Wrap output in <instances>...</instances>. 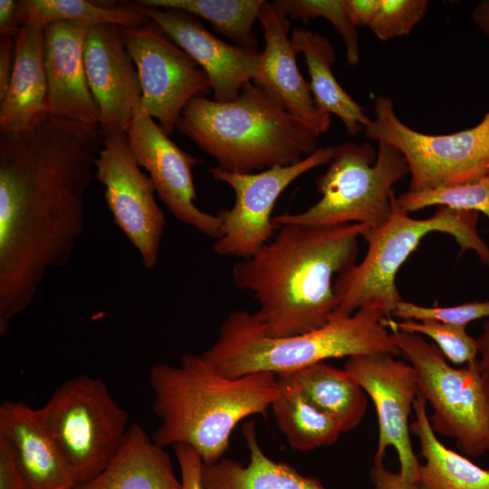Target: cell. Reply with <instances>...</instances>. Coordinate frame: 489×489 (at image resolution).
<instances>
[{"mask_svg":"<svg viewBox=\"0 0 489 489\" xmlns=\"http://www.w3.org/2000/svg\"><path fill=\"white\" fill-rule=\"evenodd\" d=\"M254 256L234 264L233 282L259 304L254 317L273 338L324 326L338 309L335 279L356 264L359 236L367 224L280 225Z\"/></svg>","mask_w":489,"mask_h":489,"instance_id":"cell-2","label":"cell"},{"mask_svg":"<svg viewBox=\"0 0 489 489\" xmlns=\"http://www.w3.org/2000/svg\"><path fill=\"white\" fill-rule=\"evenodd\" d=\"M73 489H182L165 447L134 423L109 465Z\"/></svg>","mask_w":489,"mask_h":489,"instance_id":"cell-22","label":"cell"},{"mask_svg":"<svg viewBox=\"0 0 489 489\" xmlns=\"http://www.w3.org/2000/svg\"><path fill=\"white\" fill-rule=\"evenodd\" d=\"M15 60V39L0 38V102L5 98L12 81Z\"/></svg>","mask_w":489,"mask_h":489,"instance_id":"cell-38","label":"cell"},{"mask_svg":"<svg viewBox=\"0 0 489 489\" xmlns=\"http://www.w3.org/2000/svg\"><path fill=\"white\" fill-rule=\"evenodd\" d=\"M477 363L482 370L489 375V318L483 325L481 334L477 338Z\"/></svg>","mask_w":489,"mask_h":489,"instance_id":"cell-41","label":"cell"},{"mask_svg":"<svg viewBox=\"0 0 489 489\" xmlns=\"http://www.w3.org/2000/svg\"><path fill=\"white\" fill-rule=\"evenodd\" d=\"M90 28L73 22L43 27L46 110L59 118L100 126L84 66V41Z\"/></svg>","mask_w":489,"mask_h":489,"instance_id":"cell-19","label":"cell"},{"mask_svg":"<svg viewBox=\"0 0 489 489\" xmlns=\"http://www.w3.org/2000/svg\"><path fill=\"white\" fill-rule=\"evenodd\" d=\"M242 433L249 451L248 464L228 458L204 464L205 489H326L317 477L301 475L291 465L268 457L258 443L254 421L245 422Z\"/></svg>","mask_w":489,"mask_h":489,"instance_id":"cell-23","label":"cell"},{"mask_svg":"<svg viewBox=\"0 0 489 489\" xmlns=\"http://www.w3.org/2000/svg\"><path fill=\"white\" fill-rule=\"evenodd\" d=\"M390 331L401 355L415 369L418 394L431 407L429 420L435 433L454 439L468 456L489 453V375L477 360L457 368L423 336Z\"/></svg>","mask_w":489,"mask_h":489,"instance_id":"cell-8","label":"cell"},{"mask_svg":"<svg viewBox=\"0 0 489 489\" xmlns=\"http://www.w3.org/2000/svg\"><path fill=\"white\" fill-rule=\"evenodd\" d=\"M43 27L24 25L15 38L11 84L0 102V132L28 129L47 114Z\"/></svg>","mask_w":489,"mask_h":489,"instance_id":"cell-21","label":"cell"},{"mask_svg":"<svg viewBox=\"0 0 489 489\" xmlns=\"http://www.w3.org/2000/svg\"><path fill=\"white\" fill-rule=\"evenodd\" d=\"M277 380L270 408L290 447L306 452L334 445L342 433L339 424L306 398L291 374L277 375Z\"/></svg>","mask_w":489,"mask_h":489,"instance_id":"cell-27","label":"cell"},{"mask_svg":"<svg viewBox=\"0 0 489 489\" xmlns=\"http://www.w3.org/2000/svg\"><path fill=\"white\" fill-rule=\"evenodd\" d=\"M289 374L306 398L332 417L342 433L354 429L364 418L368 396L345 369L320 361Z\"/></svg>","mask_w":489,"mask_h":489,"instance_id":"cell-26","label":"cell"},{"mask_svg":"<svg viewBox=\"0 0 489 489\" xmlns=\"http://www.w3.org/2000/svg\"><path fill=\"white\" fill-rule=\"evenodd\" d=\"M478 218L474 211L438 206L433 216L417 219L399 206L394 192L388 220L379 227H369L361 235L368 244L363 260L334 281L335 313L351 315L360 309H370L390 317L403 300L396 284L398 272L432 232L449 234L462 254L473 251L489 267V246L478 232Z\"/></svg>","mask_w":489,"mask_h":489,"instance_id":"cell-6","label":"cell"},{"mask_svg":"<svg viewBox=\"0 0 489 489\" xmlns=\"http://www.w3.org/2000/svg\"><path fill=\"white\" fill-rule=\"evenodd\" d=\"M176 129L235 173L296 164L318 149L320 136L253 82L231 101L194 98Z\"/></svg>","mask_w":489,"mask_h":489,"instance_id":"cell-4","label":"cell"},{"mask_svg":"<svg viewBox=\"0 0 489 489\" xmlns=\"http://www.w3.org/2000/svg\"><path fill=\"white\" fill-rule=\"evenodd\" d=\"M149 382L160 419L153 441L163 447L189 446L205 465L222 459L236 425L253 415L265 416L279 391L274 373L228 378L195 353L183 354L179 366L155 363Z\"/></svg>","mask_w":489,"mask_h":489,"instance_id":"cell-3","label":"cell"},{"mask_svg":"<svg viewBox=\"0 0 489 489\" xmlns=\"http://www.w3.org/2000/svg\"><path fill=\"white\" fill-rule=\"evenodd\" d=\"M427 402L418 394L410 432L417 438L420 464L417 484L421 489H489V469L448 448L432 428Z\"/></svg>","mask_w":489,"mask_h":489,"instance_id":"cell-25","label":"cell"},{"mask_svg":"<svg viewBox=\"0 0 489 489\" xmlns=\"http://www.w3.org/2000/svg\"><path fill=\"white\" fill-rule=\"evenodd\" d=\"M368 139L386 142L405 158L409 192H422L475 180L489 170V111L475 126L450 134H427L405 124L392 100L376 97Z\"/></svg>","mask_w":489,"mask_h":489,"instance_id":"cell-10","label":"cell"},{"mask_svg":"<svg viewBox=\"0 0 489 489\" xmlns=\"http://www.w3.org/2000/svg\"><path fill=\"white\" fill-rule=\"evenodd\" d=\"M0 435L13 446L31 489H73L78 484L40 408L22 401L3 402Z\"/></svg>","mask_w":489,"mask_h":489,"instance_id":"cell-20","label":"cell"},{"mask_svg":"<svg viewBox=\"0 0 489 489\" xmlns=\"http://www.w3.org/2000/svg\"><path fill=\"white\" fill-rule=\"evenodd\" d=\"M392 315L402 321L433 320L466 328L474 321L489 318V300L446 307H428L402 300Z\"/></svg>","mask_w":489,"mask_h":489,"instance_id":"cell-34","label":"cell"},{"mask_svg":"<svg viewBox=\"0 0 489 489\" xmlns=\"http://www.w3.org/2000/svg\"><path fill=\"white\" fill-rule=\"evenodd\" d=\"M40 409L78 484L91 480L109 465L129 428V414L107 385L86 374L63 382Z\"/></svg>","mask_w":489,"mask_h":489,"instance_id":"cell-9","label":"cell"},{"mask_svg":"<svg viewBox=\"0 0 489 489\" xmlns=\"http://www.w3.org/2000/svg\"><path fill=\"white\" fill-rule=\"evenodd\" d=\"M94 168L115 225L137 249L142 265L153 269L166 217L156 201L150 177L133 157L126 133L105 135Z\"/></svg>","mask_w":489,"mask_h":489,"instance_id":"cell-13","label":"cell"},{"mask_svg":"<svg viewBox=\"0 0 489 489\" xmlns=\"http://www.w3.org/2000/svg\"><path fill=\"white\" fill-rule=\"evenodd\" d=\"M384 314L360 309L351 315L334 313L315 331L273 338L265 334L254 313L235 311L219 327L216 341L203 354L228 378L258 372H296L329 359L388 353L399 356Z\"/></svg>","mask_w":489,"mask_h":489,"instance_id":"cell-5","label":"cell"},{"mask_svg":"<svg viewBox=\"0 0 489 489\" xmlns=\"http://www.w3.org/2000/svg\"><path fill=\"white\" fill-rule=\"evenodd\" d=\"M381 0H343L344 8L356 27H369Z\"/></svg>","mask_w":489,"mask_h":489,"instance_id":"cell-39","label":"cell"},{"mask_svg":"<svg viewBox=\"0 0 489 489\" xmlns=\"http://www.w3.org/2000/svg\"><path fill=\"white\" fill-rule=\"evenodd\" d=\"M291 41L296 53L304 55L317 110L339 117L350 135L364 129L371 119L335 79L331 70L336 57L332 43L321 34L302 27L292 32Z\"/></svg>","mask_w":489,"mask_h":489,"instance_id":"cell-24","label":"cell"},{"mask_svg":"<svg viewBox=\"0 0 489 489\" xmlns=\"http://www.w3.org/2000/svg\"><path fill=\"white\" fill-rule=\"evenodd\" d=\"M390 330L417 333L430 338L447 360L455 365H467L478 358L477 339L466 328L433 320L396 321L390 317L382 320Z\"/></svg>","mask_w":489,"mask_h":489,"instance_id":"cell-31","label":"cell"},{"mask_svg":"<svg viewBox=\"0 0 489 489\" xmlns=\"http://www.w3.org/2000/svg\"><path fill=\"white\" fill-rule=\"evenodd\" d=\"M472 19L476 26L489 37V0L477 4L472 12Z\"/></svg>","mask_w":489,"mask_h":489,"instance_id":"cell-42","label":"cell"},{"mask_svg":"<svg viewBox=\"0 0 489 489\" xmlns=\"http://www.w3.org/2000/svg\"><path fill=\"white\" fill-rule=\"evenodd\" d=\"M141 86V106L169 136L185 107L211 91L208 76L153 21L120 27Z\"/></svg>","mask_w":489,"mask_h":489,"instance_id":"cell-12","label":"cell"},{"mask_svg":"<svg viewBox=\"0 0 489 489\" xmlns=\"http://www.w3.org/2000/svg\"><path fill=\"white\" fill-rule=\"evenodd\" d=\"M173 448L180 468L182 489H205L200 455L187 445H176Z\"/></svg>","mask_w":489,"mask_h":489,"instance_id":"cell-36","label":"cell"},{"mask_svg":"<svg viewBox=\"0 0 489 489\" xmlns=\"http://www.w3.org/2000/svg\"><path fill=\"white\" fill-rule=\"evenodd\" d=\"M258 21L264 48L261 52L260 74L253 82L319 135L326 133L331 124V115L317 110L310 84L300 72L298 53L289 37L288 16L273 2L265 1Z\"/></svg>","mask_w":489,"mask_h":489,"instance_id":"cell-18","label":"cell"},{"mask_svg":"<svg viewBox=\"0 0 489 489\" xmlns=\"http://www.w3.org/2000/svg\"><path fill=\"white\" fill-rule=\"evenodd\" d=\"M273 4L294 19L307 21L323 17L328 20L344 41L349 64L359 63L360 52L357 27L345 10L343 0H276Z\"/></svg>","mask_w":489,"mask_h":489,"instance_id":"cell-32","label":"cell"},{"mask_svg":"<svg viewBox=\"0 0 489 489\" xmlns=\"http://www.w3.org/2000/svg\"><path fill=\"white\" fill-rule=\"evenodd\" d=\"M83 56L101 129L105 135L126 133L141 105V86L120 27L107 24L91 27Z\"/></svg>","mask_w":489,"mask_h":489,"instance_id":"cell-17","label":"cell"},{"mask_svg":"<svg viewBox=\"0 0 489 489\" xmlns=\"http://www.w3.org/2000/svg\"><path fill=\"white\" fill-rule=\"evenodd\" d=\"M105 134L47 113L0 132V335L66 266L85 229V195Z\"/></svg>","mask_w":489,"mask_h":489,"instance_id":"cell-1","label":"cell"},{"mask_svg":"<svg viewBox=\"0 0 489 489\" xmlns=\"http://www.w3.org/2000/svg\"><path fill=\"white\" fill-rule=\"evenodd\" d=\"M426 0H381L369 28L381 41L406 36L425 17Z\"/></svg>","mask_w":489,"mask_h":489,"instance_id":"cell-33","label":"cell"},{"mask_svg":"<svg viewBox=\"0 0 489 489\" xmlns=\"http://www.w3.org/2000/svg\"><path fill=\"white\" fill-rule=\"evenodd\" d=\"M22 25L18 17V1L0 0L1 37L15 39Z\"/></svg>","mask_w":489,"mask_h":489,"instance_id":"cell-40","label":"cell"},{"mask_svg":"<svg viewBox=\"0 0 489 489\" xmlns=\"http://www.w3.org/2000/svg\"><path fill=\"white\" fill-rule=\"evenodd\" d=\"M0 489H31L9 441L0 435Z\"/></svg>","mask_w":489,"mask_h":489,"instance_id":"cell-35","label":"cell"},{"mask_svg":"<svg viewBox=\"0 0 489 489\" xmlns=\"http://www.w3.org/2000/svg\"><path fill=\"white\" fill-rule=\"evenodd\" d=\"M344 369L364 389L377 412L379 437L374 463H384L391 447L398 456V473L417 483L420 463L412 446L408 423L418 396L415 369L388 353L350 357Z\"/></svg>","mask_w":489,"mask_h":489,"instance_id":"cell-14","label":"cell"},{"mask_svg":"<svg viewBox=\"0 0 489 489\" xmlns=\"http://www.w3.org/2000/svg\"><path fill=\"white\" fill-rule=\"evenodd\" d=\"M133 3L204 70L211 83L213 100L231 101L239 96L245 84L258 78L261 68L258 50L220 40L204 26L199 17L190 13Z\"/></svg>","mask_w":489,"mask_h":489,"instance_id":"cell-16","label":"cell"},{"mask_svg":"<svg viewBox=\"0 0 489 489\" xmlns=\"http://www.w3.org/2000/svg\"><path fill=\"white\" fill-rule=\"evenodd\" d=\"M153 7L182 10L207 20L217 33L237 45L257 50L254 23L264 0H137Z\"/></svg>","mask_w":489,"mask_h":489,"instance_id":"cell-29","label":"cell"},{"mask_svg":"<svg viewBox=\"0 0 489 489\" xmlns=\"http://www.w3.org/2000/svg\"><path fill=\"white\" fill-rule=\"evenodd\" d=\"M137 163L149 173L156 193L172 215L202 234L218 239L221 220L195 205L193 168L198 158L174 143L161 126L139 106L126 131Z\"/></svg>","mask_w":489,"mask_h":489,"instance_id":"cell-15","label":"cell"},{"mask_svg":"<svg viewBox=\"0 0 489 489\" xmlns=\"http://www.w3.org/2000/svg\"><path fill=\"white\" fill-rule=\"evenodd\" d=\"M397 202L408 213L433 206L482 213L489 220V170L480 177L456 186L402 193Z\"/></svg>","mask_w":489,"mask_h":489,"instance_id":"cell-30","label":"cell"},{"mask_svg":"<svg viewBox=\"0 0 489 489\" xmlns=\"http://www.w3.org/2000/svg\"><path fill=\"white\" fill-rule=\"evenodd\" d=\"M18 17L22 27H44L56 22H73L89 27L105 24L130 27L149 20L133 2L112 5L88 0H19Z\"/></svg>","mask_w":489,"mask_h":489,"instance_id":"cell-28","label":"cell"},{"mask_svg":"<svg viewBox=\"0 0 489 489\" xmlns=\"http://www.w3.org/2000/svg\"><path fill=\"white\" fill-rule=\"evenodd\" d=\"M376 153L368 142H345L334 154L315 186L320 200L297 214L273 217L278 225L335 226L367 224L376 228L391 215L393 186L409 174L404 156L386 142L378 143Z\"/></svg>","mask_w":489,"mask_h":489,"instance_id":"cell-7","label":"cell"},{"mask_svg":"<svg viewBox=\"0 0 489 489\" xmlns=\"http://www.w3.org/2000/svg\"><path fill=\"white\" fill-rule=\"evenodd\" d=\"M333 154L334 147H321L296 164L274 166L257 173L209 168L215 180L227 184L235 193L233 206L217 214L222 235L213 244L214 252L242 259L256 254L280 227L273 222L272 213L284 189L306 172L328 164Z\"/></svg>","mask_w":489,"mask_h":489,"instance_id":"cell-11","label":"cell"},{"mask_svg":"<svg viewBox=\"0 0 489 489\" xmlns=\"http://www.w3.org/2000/svg\"><path fill=\"white\" fill-rule=\"evenodd\" d=\"M369 475L373 489H421L417 483L404 478L398 472L388 470L384 463H373Z\"/></svg>","mask_w":489,"mask_h":489,"instance_id":"cell-37","label":"cell"}]
</instances>
